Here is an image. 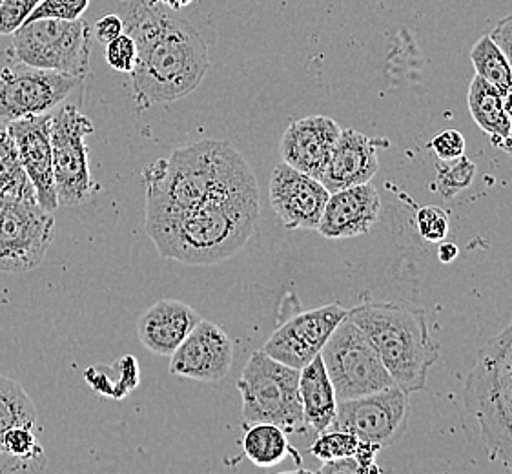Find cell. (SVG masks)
<instances>
[{"instance_id":"obj_21","label":"cell","mask_w":512,"mask_h":474,"mask_svg":"<svg viewBox=\"0 0 512 474\" xmlns=\"http://www.w3.org/2000/svg\"><path fill=\"white\" fill-rule=\"evenodd\" d=\"M467 104L474 123L491 137L492 145L505 150L511 139L512 123L503 108V93L483 81L482 77L474 75L469 84Z\"/></svg>"},{"instance_id":"obj_14","label":"cell","mask_w":512,"mask_h":474,"mask_svg":"<svg viewBox=\"0 0 512 474\" xmlns=\"http://www.w3.org/2000/svg\"><path fill=\"white\" fill-rule=\"evenodd\" d=\"M52 114L33 115L8 123L13 143L21 159L22 170L35 188L37 203L48 212L59 208L55 174H53Z\"/></svg>"},{"instance_id":"obj_27","label":"cell","mask_w":512,"mask_h":474,"mask_svg":"<svg viewBox=\"0 0 512 474\" xmlns=\"http://www.w3.org/2000/svg\"><path fill=\"white\" fill-rule=\"evenodd\" d=\"M0 192L37 199L35 188L22 170L21 159L13 143L8 123L0 119Z\"/></svg>"},{"instance_id":"obj_5","label":"cell","mask_w":512,"mask_h":474,"mask_svg":"<svg viewBox=\"0 0 512 474\" xmlns=\"http://www.w3.org/2000/svg\"><path fill=\"white\" fill-rule=\"evenodd\" d=\"M237 389L245 425L274 423L285 433H299L307 427L299 396V369L256 351L246 361Z\"/></svg>"},{"instance_id":"obj_31","label":"cell","mask_w":512,"mask_h":474,"mask_svg":"<svg viewBox=\"0 0 512 474\" xmlns=\"http://www.w3.org/2000/svg\"><path fill=\"white\" fill-rule=\"evenodd\" d=\"M416 225L420 236L429 243H441L449 236V214L441 207H423L416 214Z\"/></svg>"},{"instance_id":"obj_22","label":"cell","mask_w":512,"mask_h":474,"mask_svg":"<svg viewBox=\"0 0 512 474\" xmlns=\"http://www.w3.org/2000/svg\"><path fill=\"white\" fill-rule=\"evenodd\" d=\"M243 451L252 464L263 469L276 467L287 458L288 454H294L297 464L301 462L297 451L288 444L287 433L274 423L246 425Z\"/></svg>"},{"instance_id":"obj_29","label":"cell","mask_w":512,"mask_h":474,"mask_svg":"<svg viewBox=\"0 0 512 474\" xmlns=\"http://www.w3.org/2000/svg\"><path fill=\"white\" fill-rule=\"evenodd\" d=\"M359 438L341 429H328L318 436V440L310 447L312 456H316L321 464L338 460V458H354L358 449Z\"/></svg>"},{"instance_id":"obj_9","label":"cell","mask_w":512,"mask_h":474,"mask_svg":"<svg viewBox=\"0 0 512 474\" xmlns=\"http://www.w3.org/2000/svg\"><path fill=\"white\" fill-rule=\"evenodd\" d=\"M55 239V217L37 199L0 192V272L39 267Z\"/></svg>"},{"instance_id":"obj_4","label":"cell","mask_w":512,"mask_h":474,"mask_svg":"<svg viewBox=\"0 0 512 474\" xmlns=\"http://www.w3.org/2000/svg\"><path fill=\"white\" fill-rule=\"evenodd\" d=\"M463 398L491 460L512 469V321L478 352Z\"/></svg>"},{"instance_id":"obj_12","label":"cell","mask_w":512,"mask_h":474,"mask_svg":"<svg viewBox=\"0 0 512 474\" xmlns=\"http://www.w3.org/2000/svg\"><path fill=\"white\" fill-rule=\"evenodd\" d=\"M349 310L339 303L301 312L268 338L263 351L274 360L294 369H303L314 358H318L330 334L347 318Z\"/></svg>"},{"instance_id":"obj_11","label":"cell","mask_w":512,"mask_h":474,"mask_svg":"<svg viewBox=\"0 0 512 474\" xmlns=\"http://www.w3.org/2000/svg\"><path fill=\"white\" fill-rule=\"evenodd\" d=\"M409 394L398 385L338 402L332 429H341L363 442L390 447L400 442L409 425Z\"/></svg>"},{"instance_id":"obj_30","label":"cell","mask_w":512,"mask_h":474,"mask_svg":"<svg viewBox=\"0 0 512 474\" xmlns=\"http://www.w3.org/2000/svg\"><path fill=\"white\" fill-rule=\"evenodd\" d=\"M90 8V0H41L28 21L57 19V21H77ZM24 22V24H26Z\"/></svg>"},{"instance_id":"obj_38","label":"cell","mask_w":512,"mask_h":474,"mask_svg":"<svg viewBox=\"0 0 512 474\" xmlns=\"http://www.w3.org/2000/svg\"><path fill=\"white\" fill-rule=\"evenodd\" d=\"M319 473L323 474H354L361 473V467L358 462L349 456V458H338V460H330L321 465Z\"/></svg>"},{"instance_id":"obj_20","label":"cell","mask_w":512,"mask_h":474,"mask_svg":"<svg viewBox=\"0 0 512 474\" xmlns=\"http://www.w3.org/2000/svg\"><path fill=\"white\" fill-rule=\"evenodd\" d=\"M299 396L308 427L318 434L332 429L338 411V398L321 356L299 371Z\"/></svg>"},{"instance_id":"obj_2","label":"cell","mask_w":512,"mask_h":474,"mask_svg":"<svg viewBox=\"0 0 512 474\" xmlns=\"http://www.w3.org/2000/svg\"><path fill=\"white\" fill-rule=\"evenodd\" d=\"M137 44L132 86L137 103H174L194 92L210 68L208 46L190 22L157 0H132L124 21Z\"/></svg>"},{"instance_id":"obj_24","label":"cell","mask_w":512,"mask_h":474,"mask_svg":"<svg viewBox=\"0 0 512 474\" xmlns=\"http://www.w3.org/2000/svg\"><path fill=\"white\" fill-rule=\"evenodd\" d=\"M33 429L30 425H15L2 436V456L8 458V471L44 469V451Z\"/></svg>"},{"instance_id":"obj_7","label":"cell","mask_w":512,"mask_h":474,"mask_svg":"<svg viewBox=\"0 0 512 474\" xmlns=\"http://www.w3.org/2000/svg\"><path fill=\"white\" fill-rule=\"evenodd\" d=\"M319 356L325 363L338 402L396 385L378 351L365 332L350 320L349 314L330 334Z\"/></svg>"},{"instance_id":"obj_28","label":"cell","mask_w":512,"mask_h":474,"mask_svg":"<svg viewBox=\"0 0 512 474\" xmlns=\"http://www.w3.org/2000/svg\"><path fill=\"white\" fill-rule=\"evenodd\" d=\"M474 176H476V165L465 155L452 161H438L436 190L440 192L443 199H452L472 185Z\"/></svg>"},{"instance_id":"obj_13","label":"cell","mask_w":512,"mask_h":474,"mask_svg":"<svg viewBox=\"0 0 512 474\" xmlns=\"http://www.w3.org/2000/svg\"><path fill=\"white\" fill-rule=\"evenodd\" d=\"M330 192L321 181L279 163L270 176V205L288 230H318Z\"/></svg>"},{"instance_id":"obj_36","label":"cell","mask_w":512,"mask_h":474,"mask_svg":"<svg viewBox=\"0 0 512 474\" xmlns=\"http://www.w3.org/2000/svg\"><path fill=\"white\" fill-rule=\"evenodd\" d=\"M381 445L370 444V442H363L359 440L358 449L354 453V460L358 462L361 467V473H381L378 465H376V458H378Z\"/></svg>"},{"instance_id":"obj_35","label":"cell","mask_w":512,"mask_h":474,"mask_svg":"<svg viewBox=\"0 0 512 474\" xmlns=\"http://www.w3.org/2000/svg\"><path fill=\"white\" fill-rule=\"evenodd\" d=\"M124 31H126V26H124L123 17L104 15L103 19L95 24V39L103 44H108L113 39H117L119 35H123Z\"/></svg>"},{"instance_id":"obj_25","label":"cell","mask_w":512,"mask_h":474,"mask_svg":"<svg viewBox=\"0 0 512 474\" xmlns=\"http://www.w3.org/2000/svg\"><path fill=\"white\" fill-rule=\"evenodd\" d=\"M471 61L476 75L483 81L496 86L503 95L512 90L511 64L491 35H483L472 46Z\"/></svg>"},{"instance_id":"obj_40","label":"cell","mask_w":512,"mask_h":474,"mask_svg":"<svg viewBox=\"0 0 512 474\" xmlns=\"http://www.w3.org/2000/svg\"><path fill=\"white\" fill-rule=\"evenodd\" d=\"M161 6H166V8H170V10H181V8H185L188 4H192L194 0H157Z\"/></svg>"},{"instance_id":"obj_23","label":"cell","mask_w":512,"mask_h":474,"mask_svg":"<svg viewBox=\"0 0 512 474\" xmlns=\"http://www.w3.org/2000/svg\"><path fill=\"white\" fill-rule=\"evenodd\" d=\"M139 380V363L132 354L121 356L112 365H93L84 371V382L92 387V391L117 402L135 391Z\"/></svg>"},{"instance_id":"obj_39","label":"cell","mask_w":512,"mask_h":474,"mask_svg":"<svg viewBox=\"0 0 512 474\" xmlns=\"http://www.w3.org/2000/svg\"><path fill=\"white\" fill-rule=\"evenodd\" d=\"M460 256V248L458 245H454L451 241H441L440 247H438V258L441 263H452L454 259Z\"/></svg>"},{"instance_id":"obj_16","label":"cell","mask_w":512,"mask_h":474,"mask_svg":"<svg viewBox=\"0 0 512 474\" xmlns=\"http://www.w3.org/2000/svg\"><path fill=\"white\" fill-rule=\"evenodd\" d=\"M341 126L325 115H310L290 124L281 137L279 154L283 163L299 172L321 179L334 146L338 143Z\"/></svg>"},{"instance_id":"obj_8","label":"cell","mask_w":512,"mask_h":474,"mask_svg":"<svg viewBox=\"0 0 512 474\" xmlns=\"http://www.w3.org/2000/svg\"><path fill=\"white\" fill-rule=\"evenodd\" d=\"M95 132L92 121L75 104L62 103L50 119L53 174L59 207H79L99 190L88 165L86 137Z\"/></svg>"},{"instance_id":"obj_32","label":"cell","mask_w":512,"mask_h":474,"mask_svg":"<svg viewBox=\"0 0 512 474\" xmlns=\"http://www.w3.org/2000/svg\"><path fill=\"white\" fill-rule=\"evenodd\" d=\"M104 57L108 66L115 72H134L135 62H137V44L134 37L124 31L123 35L106 44Z\"/></svg>"},{"instance_id":"obj_15","label":"cell","mask_w":512,"mask_h":474,"mask_svg":"<svg viewBox=\"0 0 512 474\" xmlns=\"http://www.w3.org/2000/svg\"><path fill=\"white\" fill-rule=\"evenodd\" d=\"M170 358L174 376L195 382H219L232 369L234 343L219 325L201 320Z\"/></svg>"},{"instance_id":"obj_19","label":"cell","mask_w":512,"mask_h":474,"mask_svg":"<svg viewBox=\"0 0 512 474\" xmlns=\"http://www.w3.org/2000/svg\"><path fill=\"white\" fill-rule=\"evenodd\" d=\"M201 320L199 312L183 301L159 299L141 316L137 336L152 354L170 358Z\"/></svg>"},{"instance_id":"obj_42","label":"cell","mask_w":512,"mask_h":474,"mask_svg":"<svg viewBox=\"0 0 512 474\" xmlns=\"http://www.w3.org/2000/svg\"><path fill=\"white\" fill-rule=\"evenodd\" d=\"M505 152L509 154V157L512 159V126H511V139H509V145H507V148H505Z\"/></svg>"},{"instance_id":"obj_6","label":"cell","mask_w":512,"mask_h":474,"mask_svg":"<svg viewBox=\"0 0 512 474\" xmlns=\"http://www.w3.org/2000/svg\"><path fill=\"white\" fill-rule=\"evenodd\" d=\"M11 37L15 61L44 70L70 73L81 79L86 77L93 35L90 24L84 19L26 22Z\"/></svg>"},{"instance_id":"obj_17","label":"cell","mask_w":512,"mask_h":474,"mask_svg":"<svg viewBox=\"0 0 512 474\" xmlns=\"http://www.w3.org/2000/svg\"><path fill=\"white\" fill-rule=\"evenodd\" d=\"M381 210L378 188L369 183L349 186L328 197L318 232L327 239H349L369 234Z\"/></svg>"},{"instance_id":"obj_37","label":"cell","mask_w":512,"mask_h":474,"mask_svg":"<svg viewBox=\"0 0 512 474\" xmlns=\"http://www.w3.org/2000/svg\"><path fill=\"white\" fill-rule=\"evenodd\" d=\"M491 37L492 41L502 48V52L505 53V57H507V61H509L512 68V15L503 17L502 21L496 24Z\"/></svg>"},{"instance_id":"obj_33","label":"cell","mask_w":512,"mask_h":474,"mask_svg":"<svg viewBox=\"0 0 512 474\" xmlns=\"http://www.w3.org/2000/svg\"><path fill=\"white\" fill-rule=\"evenodd\" d=\"M41 0H0V35L8 37L28 21Z\"/></svg>"},{"instance_id":"obj_1","label":"cell","mask_w":512,"mask_h":474,"mask_svg":"<svg viewBox=\"0 0 512 474\" xmlns=\"http://www.w3.org/2000/svg\"><path fill=\"white\" fill-rule=\"evenodd\" d=\"M146 234L164 259L206 267L234 258L256 232L259 186L223 139L177 148L144 168Z\"/></svg>"},{"instance_id":"obj_34","label":"cell","mask_w":512,"mask_h":474,"mask_svg":"<svg viewBox=\"0 0 512 474\" xmlns=\"http://www.w3.org/2000/svg\"><path fill=\"white\" fill-rule=\"evenodd\" d=\"M431 148L440 161H452L465 155V137L458 130H445L432 139Z\"/></svg>"},{"instance_id":"obj_3","label":"cell","mask_w":512,"mask_h":474,"mask_svg":"<svg viewBox=\"0 0 512 474\" xmlns=\"http://www.w3.org/2000/svg\"><path fill=\"white\" fill-rule=\"evenodd\" d=\"M349 318L365 332L401 391L412 394L427 387L440 347L432 340L425 310L367 301L349 310Z\"/></svg>"},{"instance_id":"obj_10","label":"cell","mask_w":512,"mask_h":474,"mask_svg":"<svg viewBox=\"0 0 512 474\" xmlns=\"http://www.w3.org/2000/svg\"><path fill=\"white\" fill-rule=\"evenodd\" d=\"M84 79L17 62L0 72V119L10 123L33 115L52 114Z\"/></svg>"},{"instance_id":"obj_41","label":"cell","mask_w":512,"mask_h":474,"mask_svg":"<svg viewBox=\"0 0 512 474\" xmlns=\"http://www.w3.org/2000/svg\"><path fill=\"white\" fill-rule=\"evenodd\" d=\"M503 108H505V114L511 119L512 123V90L503 95Z\"/></svg>"},{"instance_id":"obj_18","label":"cell","mask_w":512,"mask_h":474,"mask_svg":"<svg viewBox=\"0 0 512 474\" xmlns=\"http://www.w3.org/2000/svg\"><path fill=\"white\" fill-rule=\"evenodd\" d=\"M379 146H389V143L379 137L359 134L352 128H341L338 143L319 181L330 194L369 183L379 170Z\"/></svg>"},{"instance_id":"obj_26","label":"cell","mask_w":512,"mask_h":474,"mask_svg":"<svg viewBox=\"0 0 512 474\" xmlns=\"http://www.w3.org/2000/svg\"><path fill=\"white\" fill-rule=\"evenodd\" d=\"M15 425H37V409L19 383L0 374V456L2 436Z\"/></svg>"}]
</instances>
